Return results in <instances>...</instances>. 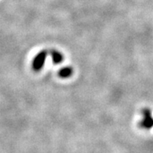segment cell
<instances>
[{
  "label": "cell",
  "instance_id": "obj_2",
  "mask_svg": "<svg viewBox=\"0 0 153 153\" xmlns=\"http://www.w3.org/2000/svg\"><path fill=\"white\" fill-rule=\"evenodd\" d=\"M143 119L141 122V126L145 129H151L153 127V117L152 116L151 110L149 109H144L142 111Z\"/></svg>",
  "mask_w": 153,
  "mask_h": 153
},
{
  "label": "cell",
  "instance_id": "obj_3",
  "mask_svg": "<svg viewBox=\"0 0 153 153\" xmlns=\"http://www.w3.org/2000/svg\"><path fill=\"white\" fill-rule=\"evenodd\" d=\"M73 69L70 67H63L59 71V76L62 78H68L72 75Z\"/></svg>",
  "mask_w": 153,
  "mask_h": 153
},
{
  "label": "cell",
  "instance_id": "obj_4",
  "mask_svg": "<svg viewBox=\"0 0 153 153\" xmlns=\"http://www.w3.org/2000/svg\"><path fill=\"white\" fill-rule=\"evenodd\" d=\"M51 55H52L53 62L54 64H59L63 60V56H62V53H60L58 51L53 50V52L51 53Z\"/></svg>",
  "mask_w": 153,
  "mask_h": 153
},
{
  "label": "cell",
  "instance_id": "obj_1",
  "mask_svg": "<svg viewBox=\"0 0 153 153\" xmlns=\"http://www.w3.org/2000/svg\"><path fill=\"white\" fill-rule=\"evenodd\" d=\"M47 57L46 51H42L35 56L32 62V68L34 71H40L44 67Z\"/></svg>",
  "mask_w": 153,
  "mask_h": 153
}]
</instances>
